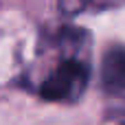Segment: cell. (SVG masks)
I'll list each match as a JSON object with an SVG mask.
<instances>
[{"mask_svg":"<svg viewBox=\"0 0 125 125\" xmlns=\"http://www.w3.org/2000/svg\"><path fill=\"white\" fill-rule=\"evenodd\" d=\"M90 79V70L79 59H64L42 83L40 94L46 101H77Z\"/></svg>","mask_w":125,"mask_h":125,"instance_id":"6da1fadb","label":"cell"},{"mask_svg":"<svg viewBox=\"0 0 125 125\" xmlns=\"http://www.w3.org/2000/svg\"><path fill=\"white\" fill-rule=\"evenodd\" d=\"M92 0H59V9L66 13V15H77L81 13L86 7H90Z\"/></svg>","mask_w":125,"mask_h":125,"instance_id":"3957f363","label":"cell"},{"mask_svg":"<svg viewBox=\"0 0 125 125\" xmlns=\"http://www.w3.org/2000/svg\"><path fill=\"white\" fill-rule=\"evenodd\" d=\"M101 83L110 92L125 90V46H110L101 59Z\"/></svg>","mask_w":125,"mask_h":125,"instance_id":"7a4b0ae2","label":"cell"}]
</instances>
